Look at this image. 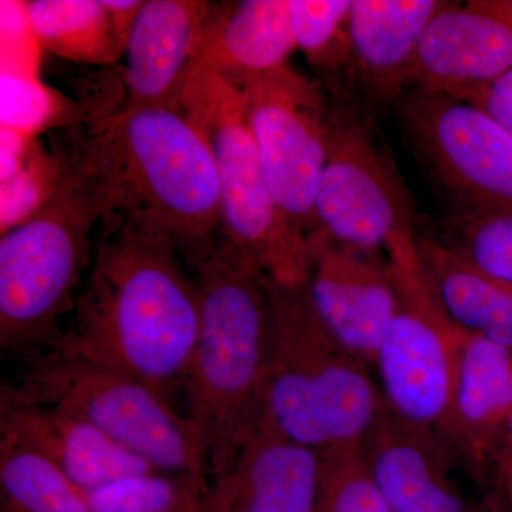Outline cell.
Wrapping results in <instances>:
<instances>
[{
  "label": "cell",
  "instance_id": "obj_1",
  "mask_svg": "<svg viewBox=\"0 0 512 512\" xmlns=\"http://www.w3.org/2000/svg\"><path fill=\"white\" fill-rule=\"evenodd\" d=\"M72 326L56 348L146 384L170 400L184 386L200 299L173 239L128 221H101Z\"/></svg>",
  "mask_w": 512,
  "mask_h": 512
},
{
  "label": "cell",
  "instance_id": "obj_2",
  "mask_svg": "<svg viewBox=\"0 0 512 512\" xmlns=\"http://www.w3.org/2000/svg\"><path fill=\"white\" fill-rule=\"evenodd\" d=\"M57 153L92 185L103 220L160 232L173 239L187 264L220 239L217 167L204 137L180 110L120 109L73 133Z\"/></svg>",
  "mask_w": 512,
  "mask_h": 512
},
{
  "label": "cell",
  "instance_id": "obj_3",
  "mask_svg": "<svg viewBox=\"0 0 512 512\" xmlns=\"http://www.w3.org/2000/svg\"><path fill=\"white\" fill-rule=\"evenodd\" d=\"M188 265L200 328L184 380L185 417L218 477L258 424L271 281L224 235Z\"/></svg>",
  "mask_w": 512,
  "mask_h": 512
},
{
  "label": "cell",
  "instance_id": "obj_4",
  "mask_svg": "<svg viewBox=\"0 0 512 512\" xmlns=\"http://www.w3.org/2000/svg\"><path fill=\"white\" fill-rule=\"evenodd\" d=\"M306 284L269 282L256 427L322 453L359 446L382 409V392L370 367L326 328Z\"/></svg>",
  "mask_w": 512,
  "mask_h": 512
},
{
  "label": "cell",
  "instance_id": "obj_5",
  "mask_svg": "<svg viewBox=\"0 0 512 512\" xmlns=\"http://www.w3.org/2000/svg\"><path fill=\"white\" fill-rule=\"evenodd\" d=\"M62 160V180L49 201L0 239V346L25 356L62 339L60 316L76 305L103 220L92 185Z\"/></svg>",
  "mask_w": 512,
  "mask_h": 512
},
{
  "label": "cell",
  "instance_id": "obj_6",
  "mask_svg": "<svg viewBox=\"0 0 512 512\" xmlns=\"http://www.w3.org/2000/svg\"><path fill=\"white\" fill-rule=\"evenodd\" d=\"M180 111L210 147L221 185L222 235L279 285H303L311 269L309 237L276 204L245 116L241 92L220 74L197 70Z\"/></svg>",
  "mask_w": 512,
  "mask_h": 512
},
{
  "label": "cell",
  "instance_id": "obj_7",
  "mask_svg": "<svg viewBox=\"0 0 512 512\" xmlns=\"http://www.w3.org/2000/svg\"><path fill=\"white\" fill-rule=\"evenodd\" d=\"M26 357L25 375L3 390L77 414L158 471L208 483L210 467L190 421L156 390L59 349Z\"/></svg>",
  "mask_w": 512,
  "mask_h": 512
},
{
  "label": "cell",
  "instance_id": "obj_8",
  "mask_svg": "<svg viewBox=\"0 0 512 512\" xmlns=\"http://www.w3.org/2000/svg\"><path fill=\"white\" fill-rule=\"evenodd\" d=\"M399 306L376 359L384 403L448 439L466 330L448 316L421 264L417 234L387 249Z\"/></svg>",
  "mask_w": 512,
  "mask_h": 512
},
{
  "label": "cell",
  "instance_id": "obj_9",
  "mask_svg": "<svg viewBox=\"0 0 512 512\" xmlns=\"http://www.w3.org/2000/svg\"><path fill=\"white\" fill-rule=\"evenodd\" d=\"M276 204L306 237L316 231V188L336 107L325 89L289 64L235 84Z\"/></svg>",
  "mask_w": 512,
  "mask_h": 512
},
{
  "label": "cell",
  "instance_id": "obj_10",
  "mask_svg": "<svg viewBox=\"0 0 512 512\" xmlns=\"http://www.w3.org/2000/svg\"><path fill=\"white\" fill-rule=\"evenodd\" d=\"M394 111L414 156L451 207L512 210V136L491 114L414 89Z\"/></svg>",
  "mask_w": 512,
  "mask_h": 512
},
{
  "label": "cell",
  "instance_id": "obj_11",
  "mask_svg": "<svg viewBox=\"0 0 512 512\" xmlns=\"http://www.w3.org/2000/svg\"><path fill=\"white\" fill-rule=\"evenodd\" d=\"M316 231L348 247L383 251L414 237L409 192L372 127L336 107L325 168L315 197Z\"/></svg>",
  "mask_w": 512,
  "mask_h": 512
},
{
  "label": "cell",
  "instance_id": "obj_12",
  "mask_svg": "<svg viewBox=\"0 0 512 512\" xmlns=\"http://www.w3.org/2000/svg\"><path fill=\"white\" fill-rule=\"evenodd\" d=\"M308 292L313 308L336 339L369 367L399 306L389 256L309 235Z\"/></svg>",
  "mask_w": 512,
  "mask_h": 512
},
{
  "label": "cell",
  "instance_id": "obj_13",
  "mask_svg": "<svg viewBox=\"0 0 512 512\" xmlns=\"http://www.w3.org/2000/svg\"><path fill=\"white\" fill-rule=\"evenodd\" d=\"M362 446L390 511L490 512L461 490L456 467L464 461L453 443L397 416L384 400Z\"/></svg>",
  "mask_w": 512,
  "mask_h": 512
},
{
  "label": "cell",
  "instance_id": "obj_14",
  "mask_svg": "<svg viewBox=\"0 0 512 512\" xmlns=\"http://www.w3.org/2000/svg\"><path fill=\"white\" fill-rule=\"evenodd\" d=\"M512 70V28L478 5L451 2L421 37L410 89L471 103Z\"/></svg>",
  "mask_w": 512,
  "mask_h": 512
},
{
  "label": "cell",
  "instance_id": "obj_15",
  "mask_svg": "<svg viewBox=\"0 0 512 512\" xmlns=\"http://www.w3.org/2000/svg\"><path fill=\"white\" fill-rule=\"evenodd\" d=\"M212 3L146 0L128 36L123 109L180 110L185 86L197 72Z\"/></svg>",
  "mask_w": 512,
  "mask_h": 512
},
{
  "label": "cell",
  "instance_id": "obj_16",
  "mask_svg": "<svg viewBox=\"0 0 512 512\" xmlns=\"http://www.w3.org/2000/svg\"><path fill=\"white\" fill-rule=\"evenodd\" d=\"M323 453L255 427L215 477L207 512H320Z\"/></svg>",
  "mask_w": 512,
  "mask_h": 512
},
{
  "label": "cell",
  "instance_id": "obj_17",
  "mask_svg": "<svg viewBox=\"0 0 512 512\" xmlns=\"http://www.w3.org/2000/svg\"><path fill=\"white\" fill-rule=\"evenodd\" d=\"M444 0H353L346 73L370 106H393L407 90L414 56Z\"/></svg>",
  "mask_w": 512,
  "mask_h": 512
},
{
  "label": "cell",
  "instance_id": "obj_18",
  "mask_svg": "<svg viewBox=\"0 0 512 512\" xmlns=\"http://www.w3.org/2000/svg\"><path fill=\"white\" fill-rule=\"evenodd\" d=\"M0 434L35 448L83 491L157 470L77 414L19 399L3 389Z\"/></svg>",
  "mask_w": 512,
  "mask_h": 512
},
{
  "label": "cell",
  "instance_id": "obj_19",
  "mask_svg": "<svg viewBox=\"0 0 512 512\" xmlns=\"http://www.w3.org/2000/svg\"><path fill=\"white\" fill-rule=\"evenodd\" d=\"M511 414L512 348L466 332L448 440L481 484Z\"/></svg>",
  "mask_w": 512,
  "mask_h": 512
},
{
  "label": "cell",
  "instance_id": "obj_20",
  "mask_svg": "<svg viewBox=\"0 0 512 512\" xmlns=\"http://www.w3.org/2000/svg\"><path fill=\"white\" fill-rule=\"evenodd\" d=\"M296 49L289 0L212 3L197 70L237 84L281 69Z\"/></svg>",
  "mask_w": 512,
  "mask_h": 512
},
{
  "label": "cell",
  "instance_id": "obj_21",
  "mask_svg": "<svg viewBox=\"0 0 512 512\" xmlns=\"http://www.w3.org/2000/svg\"><path fill=\"white\" fill-rule=\"evenodd\" d=\"M424 272L448 316L468 333L512 348V288L478 271L427 232H417Z\"/></svg>",
  "mask_w": 512,
  "mask_h": 512
},
{
  "label": "cell",
  "instance_id": "obj_22",
  "mask_svg": "<svg viewBox=\"0 0 512 512\" xmlns=\"http://www.w3.org/2000/svg\"><path fill=\"white\" fill-rule=\"evenodd\" d=\"M39 46L72 62L110 66L124 56L103 0H33L23 6Z\"/></svg>",
  "mask_w": 512,
  "mask_h": 512
},
{
  "label": "cell",
  "instance_id": "obj_23",
  "mask_svg": "<svg viewBox=\"0 0 512 512\" xmlns=\"http://www.w3.org/2000/svg\"><path fill=\"white\" fill-rule=\"evenodd\" d=\"M0 512H92L82 488L49 458L0 434Z\"/></svg>",
  "mask_w": 512,
  "mask_h": 512
},
{
  "label": "cell",
  "instance_id": "obj_24",
  "mask_svg": "<svg viewBox=\"0 0 512 512\" xmlns=\"http://www.w3.org/2000/svg\"><path fill=\"white\" fill-rule=\"evenodd\" d=\"M429 235L467 264L512 288V210L451 207Z\"/></svg>",
  "mask_w": 512,
  "mask_h": 512
},
{
  "label": "cell",
  "instance_id": "obj_25",
  "mask_svg": "<svg viewBox=\"0 0 512 512\" xmlns=\"http://www.w3.org/2000/svg\"><path fill=\"white\" fill-rule=\"evenodd\" d=\"M92 512H205L211 485L151 470L84 491Z\"/></svg>",
  "mask_w": 512,
  "mask_h": 512
},
{
  "label": "cell",
  "instance_id": "obj_26",
  "mask_svg": "<svg viewBox=\"0 0 512 512\" xmlns=\"http://www.w3.org/2000/svg\"><path fill=\"white\" fill-rule=\"evenodd\" d=\"M352 9L353 0H289L296 47L330 79L348 69Z\"/></svg>",
  "mask_w": 512,
  "mask_h": 512
},
{
  "label": "cell",
  "instance_id": "obj_27",
  "mask_svg": "<svg viewBox=\"0 0 512 512\" xmlns=\"http://www.w3.org/2000/svg\"><path fill=\"white\" fill-rule=\"evenodd\" d=\"M362 444L323 451L320 512H392L370 474Z\"/></svg>",
  "mask_w": 512,
  "mask_h": 512
},
{
  "label": "cell",
  "instance_id": "obj_28",
  "mask_svg": "<svg viewBox=\"0 0 512 512\" xmlns=\"http://www.w3.org/2000/svg\"><path fill=\"white\" fill-rule=\"evenodd\" d=\"M62 175L63 160L59 153L55 156L46 153L35 140L18 173L2 181V234L35 215L52 197Z\"/></svg>",
  "mask_w": 512,
  "mask_h": 512
},
{
  "label": "cell",
  "instance_id": "obj_29",
  "mask_svg": "<svg viewBox=\"0 0 512 512\" xmlns=\"http://www.w3.org/2000/svg\"><path fill=\"white\" fill-rule=\"evenodd\" d=\"M53 99L32 79L2 74V127L35 137L53 117Z\"/></svg>",
  "mask_w": 512,
  "mask_h": 512
},
{
  "label": "cell",
  "instance_id": "obj_30",
  "mask_svg": "<svg viewBox=\"0 0 512 512\" xmlns=\"http://www.w3.org/2000/svg\"><path fill=\"white\" fill-rule=\"evenodd\" d=\"M471 103L491 114L512 136V70L495 80Z\"/></svg>",
  "mask_w": 512,
  "mask_h": 512
},
{
  "label": "cell",
  "instance_id": "obj_31",
  "mask_svg": "<svg viewBox=\"0 0 512 512\" xmlns=\"http://www.w3.org/2000/svg\"><path fill=\"white\" fill-rule=\"evenodd\" d=\"M103 3L109 10L117 35L126 49L128 36L146 0H103Z\"/></svg>",
  "mask_w": 512,
  "mask_h": 512
},
{
  "label": "cell",
  "instance_id": "obj_32",
  "mask_svg": "<svg viewBox=\"0 0 512 512\" xmlns=\"http://www.w3.org/2000/svg\"><path fill=\"white\" fill-rule=\"evenodd\" d=\"M512 476V414L505 427L503 436L498 441L493 458H491L490 467H488L485 484L493 478Z\"/></svg>",
  "mask_w": 512,
  "mask_h": 512
},
{
  "label": "cell",
  "instance_id": "obj_33",
  "mask_svg": "<svg viewBox=\"0 0 512 512\" xmlns=\"http://www.w3.org/2000/svg\"><path fill=\"white\" fill-rule=\"evenodd\" d=\"M484 503L491 512H512V476L493 478L485 484Z\"/></svg>",
  "mask_w": 512,
  "mask_h": 512
},
{
  "label": "cell",
  "instance_id": "obj_34",
  "mask_svg": "<svg viewBox=\"0 0 512 512\" xmlns=\"http://www.w3.org/2000/svg\"><path fill=\"white\" fill-rule=\"evenodd\" d=\"M477 2L481 8L503 19L512 28V0H477Z\"/></svg>",
  "mask_w": 512,
  "mask_h": 512
},
{
  "label": "cell",
  "instance_id": "obj_35",
  "mask_svg": "<svg viewBox=\"0 0 512 512\" xmlns=\"http://www.w3.org/2000/svg\"><path fill=\"white\" fill-rule=\"evenodd\" d=\"M491 512V511H490Z\"/></svg>",
  "mask_w": 512,
  "mask_h": 512
}]
</instances>
